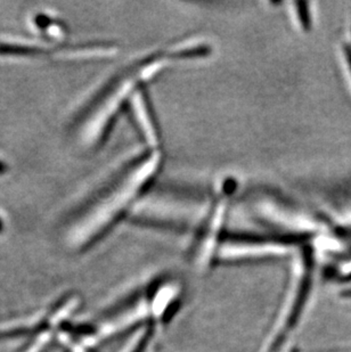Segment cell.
<instances>
[{"mask_svg":"<svg viewBox=\"0 0 351 352\" xmlns=\"http://www.w3.org/2000/svg\"><path fill=\"white\" fill-rule=\"evenodd\" d=\"M161 166L160 150L145 151L131 161L83 217L76 232V244L90 245L112 230L151 186Z\"/></svg>","mask_w":351,"mask_h":352,"instance_id":"cell-1","label":"cell"},{"mask_svg":"<svg viewBox=\"0 0 351 352\" xmlns=\"http://www.w3.org/2000/svg\"><path fill=\"white\" fill-rule=\"evenodd\" d=\"M312 270V250L306 246L302 248L298 261L295 263L288 293L285 296V301L281 305L275 324L273 325V329L260 352H277L288 339V336L295 331L310 296Z\"/></svg>","mask_w":351,"mask_h":352,"instance_id":"cell-2","label":"cell"},{"mask_svg":"<svg viewBox=\"0 0 351 352\" xmlns=\"http://www.w3.org/2000/svg\"><path fill=\"white\" fill-rule=\"evenodd\" d=\"M229 183L224 184V187L212 199L208 208V212L200 223L193 242L192 253L200 268L206 270L211 267L217 260L219 248L224 239V226L226 214L228 209L229 197L232 196L234 188L228 186Z\"/></svg>","mask_w":351,"mask_h":352,"instance_id":"cell-3","label":"cell"},{"mask_svg":"<svg viewBox=\"0 0 351 352\" xmlns=\"http://www.w3.org/2000/svg\"><path fill=\"white\" fill-rule=\"evenodd\" d=\"M299 242L288 237H264V236H225L219 248V261H246V260L269 259L284 256L292 246Z\"/></svg>","mask_w":351,"mask_h":352,"instance_id":"cell-4","label":"cell"},{"mask_svg":"<svg viewBox=\"0 0 351 352\" xmlns=\"http://www.w3.org/2000/svg\"><path fill=\"white\" fill-rule=\"evenodd\" d=\"M129 103L137 128L140 130V136L142 137L149 150H160L161 133L159 123L156 121L149 96L144 91V87L134 94Z\"/></svg>","mask_w":351,"mask_h":352,"instance_id":"cell-5","label":"cell"},{"mask_svg":"<svg viewBox=\"0 0 351 352\" xmlns=\"http://www.w3.org/2000/svg\"><path fill=\"white\" fill-rule=\"evenodd\" d=\"M290 12H291L292 20L295 22V27L300 29L302 32H308L312 30V10L309 8L308 3H290Z\"/></svg>","mask_w":351,"mask_h":352,"instance_id":"cell-6","label":"cell"},{"mask_svg":"<svg viewBox=\"0 0 351 352\" xmlns=\"http://www.w3.org/2000/svg\"><path fill=\"white\" fill-rule=\"evenodd\" d=\"M345 56L347 63H348L349 69L351 71V47L345 46Z\"/></svg>","mask_w":351,"mask_h":352,"instance_id":"cell-7","label":"cell"}]
</instances>
